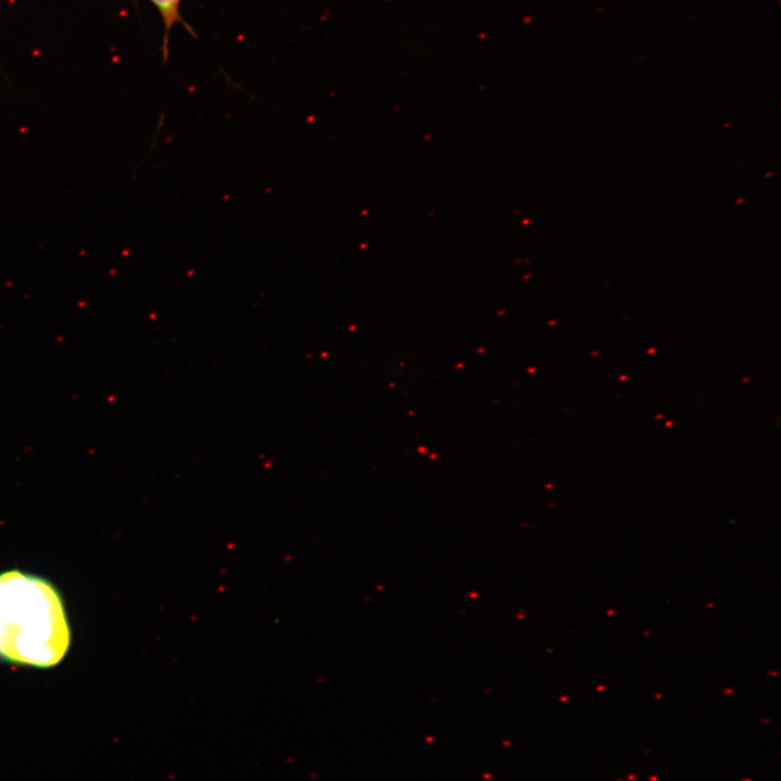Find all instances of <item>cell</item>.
<instances>
[{"label": "cell", "instance_id": "cell-1", "mask_svg": "<svg viewBox=\"0 0 781 781\" xmlns=\"http://www.w3.org/2000/svg\"><path fill=\"white\" fill-rule=\"evenodd\" d=\"M71 630L59 591L21 571L0 574V660L47 668L62 661Z\"/></svg>", "mask_w": 781, "mask_h": 781}, {"label": "cell", "instance_id": "cell-2", "mask_svg": "<svg viewBox=\"0 0 781 781\" xmlns=\"http://www.w3.org/2000/svg\"><path fill=\"white\" fill-rule=\"evenodd\" d=\"M159 10L167 31L179 21L180 0H151Z\"/></svg>", "mask_w": 781, "mask_h": 781}]
</instances>
